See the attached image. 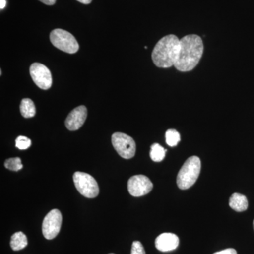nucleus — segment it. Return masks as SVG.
Masks as SVG:
<instances>
[{
    "mask_svg": "<svg viewBox=\"0 0 254 254\" xmlns=\"http://www.w3.org/2000/svg\"><path fill=\"white\" fill-rule=\"evenodd\" d=\"M203 53V43L197 35H188L180 39V50L175 67L183 72L191 71L197 66Z\"/></svg>",
    "mask_w": 254,
    "mask_h": 254,
    "instance_id": "1",
    "label": "nucleus"
},
{
    "mask_svg": "<svg viewBox=\"0 0 254 254\" xmlns=\"http://www.w3.org/2000/svg\"><path fill=\"white\" fill-rule=\"evenodd\" d=\"M180 50V39L175 35H168L155 45L152 53V60L158 67H171L175 66Z\"/></svg>",
    "mask_w": 254,
    "mask_h": 254,
    "instance_id": "2",
    "label": "nucleus"
},
{
    "mask_svg": "<svg viewBox=\"0 0 254 254\" xmlns=\"http://www.w3.org/2000/svg\"><path fill=\"white\" fill-rule=\"evenodd\" d=\"M201 169L200 158L191 156L187 159L177 177V186L180 190H188L198 180Z\"/></svg>",
    "mask_w": 254,
    "mask_h": 254,
    "instance_id": "3",
    "label": "nucleus"
},
{
    "mask_svg": "<svg viewBox=\"0 0 254 254\" xmlns=\"http://www.w3.org/2000/svg\"><path fill=\"white\" fill-rule=\"evenodd\" d=\"M50 41L55 48L69 54L77 53L79 46L75 37L69 32L57 28L50 33Z\"/></svg>",
    "mask_w": 254,
    "mask_h": 254,
    "instance_id": "4",
    "label": "nucleus"
},
{
    "mask_svg": "<svg viewBox=\"0 0 254 254\" xmlns=\"http://www.w3.org/2000/svg\"><path fill=\"white\" fill-rule=\"evenodd\" d=\"M73 182L78 192L88 198H95L99 194V187L94 177L89 174L76 172L73 174Z\"/></svg>",
    "mask_w": 254,
    "mask_h": 254,
    "instance_id": "5",
    "label": "nucleus"
},
{
    "mask_svg": "<svg viewBox=\"0 0 254 254\" xmlns=\"http://www.w3.org/2000/svg\"><path fill=\"white\" fill-rule=\"evenodd\" d=\"M112 143L118 154L125 159L133 158L136 153V143L131 136L117 132L112 136Z\"/></svg>",
    "mask_w": 254,
    "mask_h": 254,
    "instance_id": "6",
    "label": "nucleus"
},
{
    "mask_svg": "<svg viewBox=\"0 0 254 254\" xmlns=\"http://www.w3.org/2000/svg\"><path fill=\"white\" fill-rule=\"evenodd\" d=\"M63 216L58 209H53L47 214L42 225L43 236L47 240H53L59 234L61 229Z\"/></svg>",
    "mask_w": 254,
    "mask_h": 254,
    "instance_id": "7",
    "label": "nucleus"
},
{
    "mask_svg": "<svg viewBox=\"0 0 254 254\" xmlns=\"http://www.w3.org/2000/svg\"><path fill=\"white\" fill-rule=\"evenodd\" d=\"M30 74L37 86L41 89H49L53 84L51 72L43 64L33 63L30 67Z\"/></svg>",
    "mask_w": 254,
    "mask_h": 254,
    "instance_id": "8",
    "label": "nucleus"
},
{
    "mask_svg": "<svg viewBox=\"0 0 254 254\" xmlns=\"http://www.w3.org/2000/svg\"><path fill=\"white\" fill-rule=\"evenodd\" d=\"M128 190L134 197L148 194L153 188V185L148 177L143 175H134L128 180Z\"/></svg>",
    "mask_w": 254,
    "mask_h": 254,
    "instance_id": "9",
    "label": "nucleus"
},
{
    "mask_svg": "<svg viewBox=\"0 0 254 254\" xmlns=\"http://www.w3.org/2000/svg\"><path fill=\"white\" fill-rule=\"evenodd\" d=\"M87 118V109L84 105H81L73 109L65 121L66 128L70 131H76L79 129Z\"/></svg>",
    "mask_w": 254,
    "mask_h": 254,
    "instance_id": "10",
    "label": "nucleus"
},
{
    "mask_svg": "<svg viewBox=\"0 0 254 254\" xmlns=\"http://www.w3.org/2000/svg\"><path fill=\"white\" fill-rule=\"evenodd\" d=\"M180 244V239L175 234L163 233L155 240L157 250L162 252H171L176 250Z\"/></svg>",
    "mask_w": 254,
    "mask_h": 254,
    "instance_id": "11",
    "label": "nucleus"
},
{
    "mask_svg": "<svg viewBox=\"0 0 254 254\" xmlns=\"http://www.w3.org/2000/svg\"><path fill=\"white\" fill-rule=\"evenodd\" d=\"M229 205L235 211H245L248 208V200L245 195L235 193L230 197Z\"/></svg>",
    "mask_w": 254,
    "mask_h": 254,
    "instance_id": "12",
    "label": "nucleus"
},
{
    "mask_svg": "<svg viewBox=\"0 0 254 254\" xmlns=\"http://www.w3.org/2000/svg\"><path fill=\"white\" fill-rule=\"evenodd\" d=\"M28 245L27 237L22 232H18L11 236L10 246L14 251H19Z\"/></svg>",
    "mask_w": 254,
    "mask_h": 254,
    "instance_id": "13",
    "label": "nucleus"
},
{
    "mask_svg": "<svg viewBox=\"0 0 254 254\" xmlns=\"http://www.w3.org/2000/svg\"><path fill=\"white\" fill-rule=\"evenodd\" d=\"M20 111L23 118H31L36 115V109L33 100L24 98L20 105Z\"/></svg>",
    "mask_w": 254,
    "mask_h": 254,
    "instance_id": "14",
    "label": "nucleus"
},
{
    "mask_svg": "<svg viewBox=\"0 0 254 254\" xmlns=\"http://www.w3.org/2000/svg\"><path fill=\"white\" fill-rule=\"evenodd\" d=\"M167 150L165 149L158 143H153L150 147V156L152 160L154 162L163 161L166 155Z\"/></svg>",
    "mask_w": 254,
    "mask_h": 254,
    "instance_id": "15",
    "label": "nucleus"
},
{
    "mask_svg": "<svg viewBox=\"0 0 254 254\" xmlns=\"http://www.w3.org/2000/svg\"><path fill=\"white\" fill-rule=\"evenodd\" d=\"M167 144L170 147L176 146L180 141V134L175 129H169L165 133Z\"/></svg>",
    "mask_w": 254,
    "mask_h": 254,
    "instance_id": "16",
    "label": "nucleus"
},
{
    "mask_svg": "<svg viewBox=\"0 0 254 254\" xmlns=\"http://www.w3.org/2000/svg\"><path fill=\"white\" fill-rule=\"evenodd\" d=\"M5 168L11 171H18L23 168L21 160L20 158H9L4 162Z\"/></svg>",
    "mask_w": 254,
    "mask_h": 254,
    "instance_id": "17",
    "label": "nucleus"
},
{
    "mask_svg": "<svg viewBox=\"0 0 254 254\" xmlns=\"http://www.w3.org/2000/svg\"><path fill=\"white\" fill-rule=\"evenodd\" d=\"M31 145V139L27 137L20 136L16 139V146L20 150L28 149Z\"/></svg>",
    "mask_w": 254,
    "mask_h": 254,
    "instance_id": "18",
    "label": "nucleus"
},
{
    "mask_svg": "<svg viewBox=\"0 0 254 254\" xmlns=\"http://www.w3.org/2000/svg\"><path fill=\"white\" fill-rule=\"evenodd\" d=\"M131 254H145L144 248L141 242L135 241L132 244Z\"/></svg>",
    "mask_w": 254,
    "mask_h": 254,
    "instance_id": "19",
    "label": "nucleus"
},
{
    "mask_svg": "<svg viewBox=\"0 0 254 254\" xmlns=\"http://www.w3.org/2000/svg\"><path fill=\"white\" fill-rule=\"evenodd\" d=\"M213 254H237V252L235 249L230 248L220 251V252H215Z\"/></svg>",
    "mask_w": 254,
    "mask_h": 254,
    "instance_id": "20",
    "label": "nucleus"
},
{
    "mask_svg": "<svg viewBox=\"0 0 254 254\" xmlns=\"http://www.w3.org/2000/svg\"><path fill=\"white\" fill-rule=\"evenodd\" d=\"M40 1H41V2H43V4L50 5V6H51V5H54L55 2H56V0H40Z\"/></svg>",
    "mask_w": 254,
    "mask_h": 254,
    "instance_id": "21",
    "label": "nucleus"
},
{
    "mask_svg": "<svg viewBox=\"0 0 254 254\" xmlns=\"http://www.w3.org/2000/svg\"><path fill=\"white\" fill-rule=\"evenodd\" d=\"M0 8H1V9H4L5 7V6H6V0H0Z\"/></svg>",
    "mask_w": 254,
    "mask_h": 254,
    "instance_id": "22",
    "label": "nucleus"
},
{
    "mask_svg": "<svg viewBox=\"0 0 254 254\" xmlns=\"http://www.w3.org/2000/svg\"><path fill=\"white\" fill-rule=\"evenodd\" d=\"M77 1L82 3V4H88L91 2L92 0H77Z\"/></svg>",
    "mask_w": 254,
    "mask_h": 254,
    "instance_id": "23",
    "label": "nucleus"
},
{
    "mask_svg": "<svg viewBox=\"0 0 254 254\" xmlns=\"http://www.w3.org/2000/svg\"><path fill=\"white\" fill-rule=\"evenodd\" d=\"M253 225H254V222H253Z\"/></svg>",
    "mask_w": 254,
    "mask_h": 254,
    "instance_id": "24",
    "label": "nucleus"
},
{
    "mask_svg": "<svg viewBox=\"0 0 254 254\" xmlns=\"http://www.w3.org/2000/svg\"></svg>",
    "mask_w": 254,
    "mask_h": 254,
    "instance_id": "25",
    "label": "nucleus"
}]
</instances>
